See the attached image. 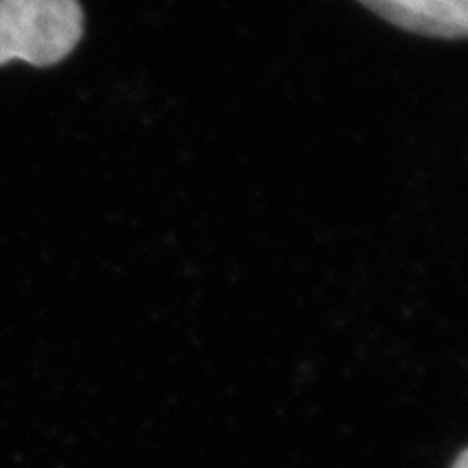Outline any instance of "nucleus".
<instances>
[{
    "mask_svg": "<svg viewBox=\"0 0 468 468\" xmlns=\"http://www.w3.org/2000/svg\"><path fill=\"white\" fill-rule=\"evenodd\" d=\"M401 28L434 39H468V0H358Z\"/></svg>",
    "mask_w": 468,
    "mask_h": 468,
    "instance_id": "2",
    "label": "nucleus"
},
{
    "mask_svg": "<svg viewBox=\"0 0 468 468\" xmlns=\"http://www.w3.org/2000/svg\"><path fill=\"white\" fill-rule=\"evenodd\" d=\"M453 468H468V449H464V452L460 453V458L455 460Z\"/></svg>",
    "mask_w": 468,
    "mask_h": 468,
    "instance_id": "3",
    "label": "nucleus"
},
{
    "mask_svg": "<svg viewBox=\"0 0 468 468\" xmlns=\"http://www.w3.org/2000/svg\"><path fill=\"white\" fill-rule=\"evenodd\" d=\"M83 33L79 0H0V66L14 58L35 68L57 66Z\"/></svg>",
    "mask_w": 468,
    "mask_h": 468,
    "instance_id": "1",
    "label": "nucleus"
}]
</instances>
